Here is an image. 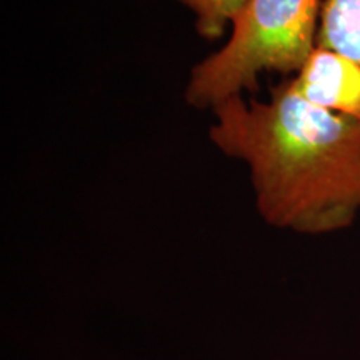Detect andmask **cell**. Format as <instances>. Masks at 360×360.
Returning a JSON list of instances; mask_svg holds the SVG:
<instances>
[{
    "label": "cell",
    "instance_id": "6da1fadb",
    "mask_svg": "<svg viewBox=\"0 0 360 360\" xmlns=\"http://www.w3.org/2000/svg\"><path fill=\"white\" fill-rule=\"evenodd\" d=\"M210 142L245 162L260 215L304 233L339 231L360 212V120L312 105L289 79L264 102L214 109Z\"/></svg>",
    "mask_w": 360,
    "mask_h": 360
},
{
    "label": "cell",
    "instance_id": "3957f363",
    "mask_svg": "<svg viewBox=\"0 0 360 360\" xmlns=\"http://www.w3.org/2000/svg\"><path fill=\"white\" fill-rule=\"evenodd\" d=\"M289 82L312 105L360 120V64L349 57L315 47Z\"/></svg>",
    "mask_w": 360,
    "mask_h": 360
},
{
    "label": "cell",
    "instance_id": "277c9868",
    "mask_svg": "<svg viewBox=\"0 0 360 360\" xmlns=\"http://www.w3.org/2000/svg\"><path fill=\"white\" fill-rule=\"evenodd\" d=\"M317 47L330 49L360 64V0H323Z\"/></svg>",
    "mask_w": 360,
    "mask_h": 360
},
{
    "label": "cell",
    "instance_id": "7a4b0ae2",
    "mask_svg": "<svg viewBox=\"0 0 360 360\" xmlns=\"http://www.w3.org/2000/svg\"><path fill=\"white\" fill-rule=\"evenodd\" d=\"M323 0H245L227 42L193 67L186 101L215 109L255 92L264 74L295 75L317 47Z\"/></svg>",
    "mask_w": 360,
    "mask_h": 360
},
{
    "label": "cell",
    "instance_id": "5b68a950",
    "mask_svg": "<svg viewBox=\"0 0 360 360\" xmlns=\"http://www.w3.org/2000/svg\"><path fill=\"white\" fill-rule=\"evenodd\" d=\"M192 12L202 39L214 42L224 37L245 0H177Z\"/></svg>",
    "mask_w": 360,
    "mask_h": 360
}]
</instances>
